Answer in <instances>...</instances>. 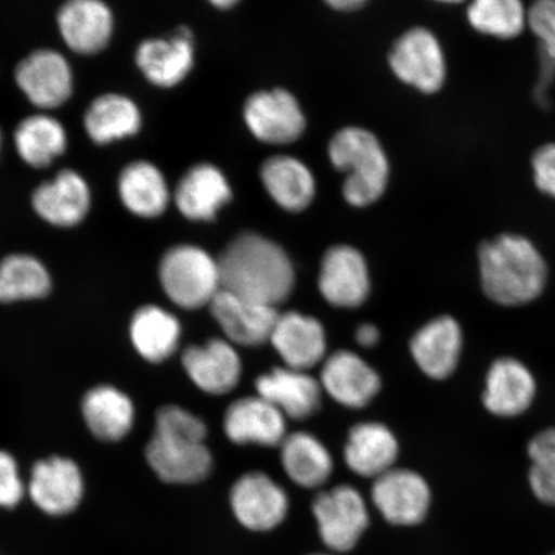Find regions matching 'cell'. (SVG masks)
<instances>
[{"label": "cell", "instance_id": "cell-35", "mask_svg": "<svg viewBox=\"0 0 555 555\" xmlns=\"http://www.w3.org/2000/svg\"><path fill=\"white\" fill-rule=\"evenodd\" d=\"M467 18L476 31L501 40L515 39L527 27V10L519 0H476Z\"/></svg>", "mask_w": 555, "mask_h": 555}, {"label": "cell", "instance_id": "cell-10", "mask_svg": "<svg viewBox=\"0 0 555 555\" xmlns=\"http://www.w3.org/2000/svg\"><path fill=\"white\" fill-rule=\"evenodd\" d=\"M245 120L251 133L269 144L293 143L305 129L300 106L294 95L283 89L249 96L245 106Z\"/></svg>", "mask_w": 555, "mask_h": 555}, {"label": "cell", "instance_id": "cell-13", "mask_svg": "<svg viewBox=\"0 0 555 555\" xmlns=\"http://www.w3.org/2000/svg\"><path fill=\"white\" fill-rule=\"evenodd\" d=\"M211 314L223 330L229 341L241 346H260L270 336L280 312L220 289L210 304Z\"/></svg>", "mask_w": 555, "mask_h": 555}, {"label": "cell", "instance_id": "cell-47", "mask_svg": "<svg viewBox=\"0 0 555 555\" xmlns=\"http://www.w3.org/2000/svg\"><path fill=\"white\" fill-rule=\"evenodd\" d=\"M314 555H325V554H314Z\"/></svg>", "mask_w": 555, "mask_h": 555}, {"label": "cell", "instance_id": "cell-21", "mask_svg": "<svg viewBox=\"0 0 555 555\" xmlns=\"http://www.w3.org/2000/svg\"><path fill=\"white\" fill-rule=\"evenodd\" d=\"M194 60L192 34L180 27L169 39H149L138 47L135 61L152 85L173 87L191 72Z\"/></svg>", "mask_w": 555, "mask_h": 555}, {"label": "cell", "instance_id": "cell-2", "mask_svg": "<svg viewBox=\"0 0 555 555\" xmlns=\"http://www.w3.org/2000/svg\"><path fill=\"white\" fill-rule=\"evenodd\" d=\"M478 266L486 296L503 307H522L544 293L547 266L535 243L503 233L482 243Z\"/></svg>", "mask_w": 555, "mask_h": 555}, {"label": "cell", "instance_id": "cell-9", "mask_svg": "<svg viewBox=\"0 0 555 555\" xmlns=\"http://www.w3.org/2000/svg\"><path fill=\"white\" fill-rule=\"evenodd\" d=\"M17 86L35 106L54 108L73 93V72L67 60L52 50L30 53L16 67Z\"/></svg>", "mask_w": 555, "mask_h": 555}, {"label": "cell", "instance_id": "cell-29", "mask_svg": "<svg viewBox=\"0 0 555 555\" xmlns=\"http://www.w3.org/2000/svg\"><path fill=\"white\" fill-rule=\"evenodd\" d=\"M119 194L122 204L142 218L159 217L168 208L170 199L163 172L147 162L129 164L122 170Z\"/></svg>", "mask_w": 555, "mask_h": 555}, {"label": "cell", "instance_id": "cell-12", "mask_svg": "<svg viewBox=\"0 0 555 555\" xmlns=\"http://www.w3.org/2000/svg\"><path fill=\"white\" fill-rule=\"evenodd\" d=\"M370 287L362 254L350 246L328 249L319 274V289L325 300L336 308L356 309L366 300Z\"/></svg>", "mask_w": 555, "mask_h": 555}, {"label": "cell", "instance_id": "cell-26", "mask_svg": "<svg viewBox=\"0 0 555 555\" xmlns=\"http://www.w3.org/2000/svg\"><path fill=\"white\" fill-rule=\"evenodd\" d=\"M399 453L393 434L379 423L353 427L345 447V461L353 474L378 478L391 470Z\"/></svg>", "mask_w": 555, "mask_h": 555}, {"label": "cell", "instance_id": "cell-17", "mask_svg": "<svg viewBox=\"0 0 555 555\" xmlns=\"http://www.w3.org/2000/svg\"><path fill=\"white\" fill-rule=\"evenodd\" d=\"M228 439L240 446H282L286 439V420L278 409L261 397L234 401L224 418Z\"/></svg>", "mask_w": 555, "mask_h": 555}, {"label": "cell", "instance_id": "cell-3", "mask_svg": "<svg viewBox=\"0 0 555 555\" xmlns=\"http://www.w3.org/2000/svg\"><path fill=\"white\" fill-rule=\"evenodd\" d=\"M330 157L335 168L347 173L344 197L352 206L363 207L384 194L388 179V163L376 137L359 128H347L330 144Z\"/></svg>", "mask_w": 555, "mask_h": 555}, {"label": "cell", "instance_id": "cell-41", "mask_svg": "<svg viewBox=\"0 0 555 555\" xmlns=\"http://www.w3.org/2000/svg\"><path fill=\"white\" fill-rule=\"evenodd\" d=\"M527 451L532 464L555 469V428L545 429L533 437Z\"/></svg>", "mask_w": 555, "mask_h": 555}, {"label": "cell", "instance_id": "cell-45", "mask_svg": "<svg viewBox=\"0 0 555 555\" xmlns=\"http://www.w3.org/2000/svg\"><path fill=\"white\" fill-rule=\"evenodd\" d=\"M234 3L233 0H215V2H212V4L219 7V9H229V7L234 5Z\"/></svg>", "mask_w": 555, "mask_h": 555}, {"label": "cell", "instance_id": "cell-32", "mask_svg": "<svg viewBox=\"0 0 555 555\" xmlns=\"http://www.w3.org/2000/svg\"><path fill=\"white\" fill-rule=\"evenodd\" d=\"M131 341L149 362L158 363L177 350L180 324L177 317L158 307L139 309L130 325Z\"/></svg>", "mask_w": 555, "mask_h": 555}, {"label": "cell", "instance_id": "cell-28", "mask_svg": "<svg viewBox=\"0 0 555 555\" xmlns=\"http://www.w3.org/2000/svg\"><path fill=\"white\" fill-rule=\"evenodd\" d=\"M87 425L102 441H117L128 435L134 423L133 402L115 387L100 386L82 401Z\"/></svg>", "mask_w": 555, "mask_h": 555}, {"label": "cell", "instance_id": "cell-36", "mask_svg": "<svg viewBox=\"0 0 555 555\" xmlns=\"http://www.w3.org/2000/svg\"><path fill=\"white\" fill-rule=\"evenodd\" d=\"M155 434L184 437L194 441L205 442L207 428L197 415L176 405L159 409L156 415Z\"/></svg>", "mask_w": 555, "mask_h": 555}, {"label": "cell", "instance_id": "cell-33", "mask_svg": "<svg viewBox=\"0 0 555 555\" xmlns=\"http://www.w3.org/2000/svg\"><path fill=\"white\" fill-rule=\"evenodd\" d=\"M18 155L35 168H44L64 154L67 135L64 125L48 115L26 117L15 131Z\"/></svg>", "mask_w": 555, "mask_h": 555}, {"label": "cell", "instance_id": "cell-40", "mask_svg": "<svg viewBox=\"0 0 555 555\" xmlns=\"http://www.w3.org/2000/svg\"><path fill=\"white\" fill-rule=\"evenodd\" d=\"M529 482L533 495L541 503L555 508V469L532 464L529 472Z\"/></svg>", "mask_w": 555, "mask_h": 555}, {"label": "cell", "instance_id": "cell-44", "mask_svg": "<svg viewBox=\"0 0 555 555\" xmlns=\"http://www.w3.org/2000/svg\"><path fill=\"white\" fill-rule=\"evenodd\" d=\"M333 7V9L339 11H356L360 9L364 4L362 0H336V2L328 3Z\"/></svg>", "mask_w": 555, "mask_h": 555}, {"label": "cell", "instance_id": "cell-48", "mask_svg": "<svg viewBox=\"0 0 555 555\" xmlns=\"http://www.w3.org/2000/svg\"><path fill=\"white\" fill-rule=\"evenodd\" d=\"M553 555H555V553Z\"/></svg>", "mask_w": 555, "mask_h": 555}, {"label": "cell", "instance_id": "cell-4", "mask_svg": "<svg viewBox=\"0 0 555 555\" xmlns=\"http://www.w3.org/2000/svg\"><path fill=\"white\" fill-rule=\"evenodd\" d=\"M158 273L165 294L183 309L210 307L221 289L218 260L196 246L170 248L159 262Z\"/></svg>", "mask_w": 555, "mask_h": 555}, {"label": "cell", "instance_id": "cell-24", "mask_svg": "<svg viewBox=\"0 0 555 555\" xmlns=\"http://www.w3.org/2000/svg\"><path fill=\"white\" fill-rule=\"evenodd\" d=\"M463 346L461 325L440 317L415 333L411 349L415 363L428 377L446 379L455 371Z\"/></svg>", "mask_w": 555, "mask_h": 555}, {"label": "cell", "instance_id": "cell-34", "mask_svg": "<svg viewBox=\"0 0 555 555\" xmlns=\"http://www.w3.org/2000/svg\"><path fill=\"white\" fill-rule=\"evenodd\" d=\"M50 291V273L33 256L10 255L0 262V301L33 300L47 296Z\"/></svg>", "mask_w": 555, "mask_h": 555}, {"label": "cell", "instance_id": "cell-20", "mask_svg": "<svg viewBox=\"0 0 555 555\" xmlns=\"http://www.w3.org/2000/svg\"><path fill=\"white\" fill-rule=\"evenodd\" d=\"M256 390L259 397L293 420H307L321 406V384L307 372L287 366L263 374L256 380Z\"/></svg>", "mask_w": 555, "mask_h": 555}, {"label": "cell", "instance_id": "cell-25", "mask_svg": "<svg viewBox=\"0 0 555 555\" xmlns=\"http://www.w3.org/2000/svg\"><path fill=\"white\" fill-rule=\"evenodd\" d=\"M232 198L223 172L210 164H199L184 173L176 191L179 211L191 220H212Z\"/></svg>", "mask_w": 555, "mask_h": 555}, {"label": "cell", "instance_id": "cell-43", "mask_svg": "<svg viewBox=\"0 0 555 555\" xmlns=\"http://www.w3.org/2000/svg\"><path fill=\"white\" fill-rule=\"evenodd\" d=\"M356 338L360 346L371 349L379 341V331L372 324H363L358 328Z\"/></svg>", "mask_w": 555, "mask_h": 555}, {"label": "cell", "instance_id": "cell-39", "mask_svg": "<svg viewBox=\"0 0 555 555\" xmlns=\"http://www.w3.org/2000/svg\"><path fill=\"white\" fill-rule=\"evenodd\" d=\"M24 496V485L18 476L16 461L0 451V508L11 509Z\"/></svg>", "mask_w": 555, "mask_h": 555}, {"label": "cell", "instance_id": "cell-19", "mask_svg": "<svg viewBox=\"0 0 555 555\" xmlns=\"http://www.w3.org/2000/svg\"><path fill=\"white\" fill-rule=\"evenodd\" d=\"M182 362L193 384L212 395L231 392L238 385L242 366L231 343L212 338L203 346H191Z\"/></svg>", "mask_w": 555, "mask_h": 555}, {"label": "cell", "instance_id": "cell-11", "mask_svg": "<svg viewBox=\"0 0 555 555\" xmlns=\"http://www.w3.org/2000/svg\"><path fill=\"white\" fill-rule=\"evenodd\" d=\"M149 464L163 481L196 483L212 468L210 450L205 442L184 437L155 434L145 449Z\"/></svg>", "mask_w": 555, "mask_h": 555}, {"label": "cell", "instance_id": "cell-31", "mask_svg": "<svg viewBox=\"0 0 555 555\" xmlns=\"http://www.w3.org/2000/svg\"><path fill=\"white\" fill-rule=\"evenodd\" d=\"M142 116L128 96L115 93L95 99L87 109L85 127L92 141L106 144L116 139L134 135L141 128Z\"/></svg>", "mask_w": 555, "mask_h": 555}, {"label": "cell", "instance_id": "cell-22", "mask_svg": "<svg viewBox=\"0 0 555 555\" xmlns=\"http://www.w3.org/2000/svg\"><path fill=\"white\" fill-rule=\"evenodd\" d=\"M34 210L53 225L74 227L89 211L90 191L85 178L73 170H62L33 193Z\"/></svg>", "mask_w": 555, "mask_h": 555}, {"label": "cell", "instance_id": "cell-38", "mask_svg": "<svg viewBox=\"0 0 555 555\" xmlns=\"http://www.w3.org/2000/svg\"><path fill=\"white\" fill-rule=\"evenodd\" d=\"M533 183L545 196L555 199V143H546L531 158Z\"/></svg>", "mask_w": 555, "mask_h": 555}, {"label": "cell", "instance_id": "cell-15", "mask_svg": "<svg viewBox=\"0 0 555 555\" xmlns=\"http://www.w3.org/2000/svg\"><path fill=\"white\" fill-rule=\"evenodd\" d=\"M537 397V380L529 367L513 358L492 363L483 393V404L491 414L512 418L529 411Z\"/></svg>", "mask_w": 555, "mask_h": 555}, {"label": "cell", "instance_id": "cell-6", "mask_svg": "<svg viewBox=\"0 0 555 555\" xmlns=\"http://www.w3.org/2000/svg\"><path fill=\"white\" fill-rule=\"evenodd\" d=\"M390 66L400 80L425 93L437 92L446 81L447 65L441 47L426 29L402 35L392 48Z\"/></svg>", "mask_w": 555, "mask_h": 555}, {"label": "cell", "instance_id": "cell-5", "mask_svg": "<svg viewBox=\"0 0 555 555\" xmlns=\"http://www.w3.org/2000/svg\"><path fill=\"white\" fill-rule=\"evenodd\" d=\"M312 513L324 544L335 552L351 551L370 524L363 496L346 485L321 492Z\"/></svg>", "mask_w": 555, "mask_h": 555}, {"label": "cell", "instance_id": "cell-7", "mask_svg": "<svg viewBox=\"0 0 555 555\" xmlns=\"http://www.w3.org/2000/svg\"><path fill=\"white\" fill-rule=\"evenodd\" d=\"M372 498L387 522L398 526L422 522L431 503L427 482L406 469H391L376 478Z\"/></svg>", "mask_w": 555, "mask_h": 555}, {"label": "cell", "instance_id": "cell-8", "mask_svg": "<svg viewBox=\"0 0 555 555\" xmlns=\"http://www.w3.org/2000/svg\"><path fill=\"white\" fill-rule=\"evenodd\" d=\"M235 518L253 531H269L280 526L288 512V498L272 478L253 472L242 476L231 492Z\"/></svg>", "mask_w": 555, "mask_h": 555}, {"label": "cell", "instance_id": "cell-30", "mask_svg": "<svg viewBox=\"0 0 555 555\" xmlns=\"http://www.w3.org/2000/svg\"><path fill=\"white\" fill-rule=\"evenodd\" d=\"M281 457L287 476L302 488H319L332 475L330 451L310 434L287 435L281 446Z\"/></svg>", "mask_w": 555, "mask_h": 555}, {"label": "cell", "instance_id": "cell-42", "mask_svg": "<svg viewBox=\"0 0 555 555\" xmlns=\"http://www.w3.org/2000/svg\"><path fill=\"white\" fill-rule=\"evenodd\" d=\"M539 76L535 88H533V100L543 109L552 106L550 99L551 88L555 82V62L545 57L544 54L539 52Z\"/></svg>", "mask_w": 555, "mask_h": 555}, {"label": "cell", "instance_id": "cell-27", "mask_svg": "<svg viewBox=\"0 0 555 555\" xmlns=\"http://www.w3.org/2000/svg\"><path fill=\"white\" fill-rule=\"evenodd\" d=\"M261 180L275 203L288 211H301L314 198V178L307 166L294 157L269 158L262 165Z\"/></svg>", "mask_w": 555, "mask_h": 555}, {"label": "cell", "instance_id": "cell-23", "mask_svg": "<svg viewBox=\"0 0 555 555\" xmlns=\"http://www.w3.org/2000/svg\"><path fill=\"white\" fill-rule=\"evenodd\" d=\"M57 23L66 44L85 54L103 50L114 27L113 13L101 0H69L61 7Z\"/></svg>", "mask_w": 555, "mask_h": 555}, {"label": "cell", "instance_id": "cell-18", "mask_svg": "<svg viewBox=\"0 0 555 555\" xmlns=\"http://www.w3.org/2000/svg\"><path fill=\"white\" fill-rule=\"evenodd\" d=\"M321 386L339 404L359 409L370 404L376 397L380 379L357 353L343 350L325 360Z\"/></svg>", "mask_w": 555, "mask_h": 555}, {"label": "cell", "instance_id": "cell-46", "mask_svg": "<svg viewBox=\"0 0 555 555\" xmlns=\"http://www.w3.org/2000/svg\"><path fill=\"white\" fill-rule=\"evenodd\" d=\"M0 144H2V133H0Z\"/></svg>", "mask_w": 555, "mask_h": 555}, {"label": "cell", "instance_id": "cell-1", "mask_svg": "<svg viewBox=\"0 0 555 555\" xmlns=\"http://www.w3.org/2000/svg\"><path fill=\"white\" fill-rule=\"evenodd\" d=\"M221 289L276 308L295 286L293 263L274 242L255 233L234 238L218 259Z\"/></svg>", "mask_w": 555, "mask_h": 555}, {"label": "cell", "instance_id": "cell-37", "mask_svg": "<svg viewBox=\"0 0 555 555\" xmlns=\"http://www.w3.org/2000/svg\"><path fill=\"white\" fill-rule=\"evenodd\" d=\"M527 27L539 41V52L555 62V0H539L527 10Z\"/></svg>", "mask_w": 555, "mask_h": 555}, {"label": "cell", "instance_id": "cell-16", "mask_svg": "<svg viewBox=\"0 0 555 555\" xmlns=\"http://www.w3.org/2000/svg\"><path fill=\"white\" fill-rule=\"evenodd\" d=\"M270 343L287 367L301 372L321 363L327 350L323 325L296 311L278 317Z\"/></svg>", "mask_w": 555, "mask_h": 555}, {"label": "cell", "instance_id": "cell-14", "mask_svg": "<svg viewBox=\"0 0 555 555\" xmlns=\"http://www.w3.org/2000/svg\"><path fill=\"white\" fill-rule=\"evenodd\" d=\"M29 491L40 511L50 516H66L78 508L85 483L73 461L54 456L35 464Z\"/></svg>", "mask_w": 555, "mask_h": 555}]
</instances>
